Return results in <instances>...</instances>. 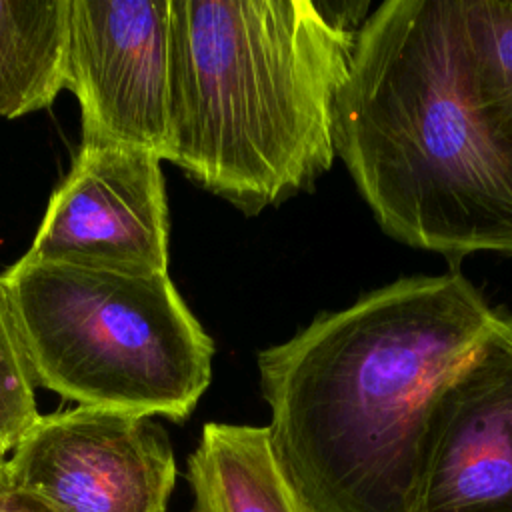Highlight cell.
<instances>
[{"instance_id":"8fae6325","label":"cell","mask_w":512,"mask_h":512,"mask_svg":"<svg viewBox=\"0 0 512 512\" xmlns=\"http://www.w3.org/2000/svg\"><path fill=\"white\" fill-rule=\"evenodd\" d=\"M456 16L470 94L512 146V2L456 0Z\"/></svg>"},{"instance_id":"6da1fadb","label":"cell","mask_w":512,"mask_h":512,"mask_svg":"<svg viewBox=\"0 0 512 512\" xmlns=\"http://www.w3.org/2000/svg\"><path fill=\"white\" fill-rule=\"evenodd\" d=\"M498 316L458 270L410 276L258 354L272 448L308 512H406L430 408Z\"/></svg>"},{"instance_id":"5bb4252c","label":"cell","mask_w":512,"mask_h":512,"mask_svg":"<svg viewBox=\"0 0 512 512\" xmlns=\"http://www.w3.org/2000/svg\"><path fill=\"white\" fill-rule=\"evenodd\" d=\"M8 488H12L10 472H8V460L0 458V492H2V490H8Z\"/></svg>"},{"instance_id":"4fadbf2b","label":"cell","mask_w":512,"mask_h":512,"mask_svg":"<svg viewBox=\"0 0 512 512\" xmlns=\"http://www.w3.org/2000/svg\"><path fill=\"white\" fill-rule=\"evenodd\" d=\"M0 512H56V510H52L38 496L12 486L0 492Z\"/></svg>"},{"instance_id":"30bf717a","label":"cell","mask_w":512,"mask_h":512,"mask_svg":"<svg viewBox=\"0 0 512 512\" xmlns=\"http://www.w3.org/2000/svg\"><path fill=\"white\" fill-rule=\"evenodd\" d=\"M68 0H0V116L48 108L64 90Z\"/></svg>"},{"instance_id":"277c9868","label":"cell","mask_w":512,"mask_h":512,"mask_svg":"<svg viewBox=\"0 0 512 512\" xmlns=\"http://www.w3.org/2000/svg\"><path fill=\"white\" fill-rule=\"evenodd\" d=\"M34 384L78 406L186 420L214 342L168 272L20 258L0 276Z\"/></svg>"},{"instance_id":"52a82bcc","label":"cell","mask_w":512,"mask_h":512,"mask_svg":"<svg viewBox=\"0 0 512 512\" xmlns=\"http://www.w3.org/2000/svg\"><path fill=\"white\" fill-rule=\"evenodd\" d=\"M406 512H512V314L438 392Z\"/></svg>"},{"instance_id":"3957f363","label":"cell","mask_w":512,"mask_h":512,"mask_svg":"<svg viewBox=\"0 0 512 512\" xmlns=\"http://www.w3.org/2000/svg\"><path fill=\"white\" fill-rule=\"evenodd\" d=\"M334 148L398 242L452 260L512 254V146L470 94L456 0H386L368 14Z\"/></svg>"},{"instance_id":"8992f818","label":"cell","mask_w":512,"mask_h":512,"mask_svg":"<svg viewBox=\"0 0 512 512\" xmlns=\"http://www.w3.org/2000/svg\"><path fill=\"white\" fill-rule=\"evenodd\" d=\"M64 88L80 102L82 144L168 158L170 0H68Z\"/></svg>"},{"instance_id":"7c38bea8","label":"cell","mask_w":512,"mask_h":512,"mask_svg":"<svg viewBox=\"0 0 512 512\" xmlns=\"http://www.w3.org/2000/svg\"><path fill=\"white\" fill-rule=\"evenodd\" d=\"M38 418L34 380L0 284V458L6 460Z\"/></svg>"},{"instance_id":"9c48e42d","label":"cell","mask_w":512,"mask_h":512,"mask_svg":"<svg viewBox=\"0 0 512 512\" xmlns=\"http://www.w3.org/2000/svg\"><path fill=\"white\" fill-rule=\"evenodd\" d=\"M186 478L192 512H308L274 454L268 426L208 422Z\"/></svg>"},{"instance_id":"ba28073f","label":"cell","mask_w":512,"mask_h":512,"mask_svg":"<svg viewBox=\"0 0 512 512\" xmlns=\"http://www.w3.org/2000/svg\"><path fill=\"white\" fill-rule=\"evenodd\" d=\"M160 160L144 148L80 144L24 258L168 272V204Z\"/></svg>"},{"instance_id":"5b68a950","label":"cell","mask_w":512,"mask_h":512,"mask_svg":"<svg viewBox=\"0 0 512 512\" xmlns=\"http://www.w3.org/2000/svg\"><path fill=\"white\" fill-rule=\"evenodd\" d=\"M8 472L56 512H166L176 460L152 416L76 406L40 416Z\"/></svg>"},{"instance_id":"7a4b0ae2","label":"cell","mask_w":512,"mask_h":512,"mask_svg":"<svg viewBox=\"0 0 512 512\" xmlns=\"http://www.w3.org/2000/svg\"><path fill=\"white\" fill-rule=\"evenodd\" d=\"M370 2L170 0L168 158L254 216L334 162V108Z\"/></svg>"}]
</instances>
